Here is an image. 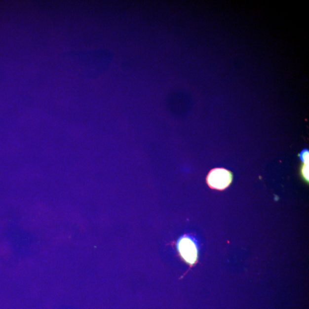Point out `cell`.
Here are the masks:
<instances>
[{
  "label": "cell",
  "instance_id": "obj_1",
  "mask_svg": "<svg viewBox=\"0 0 309 309\" xmlns=\"http://www.w3.org/2000/svg\"><path fill=\"white\" fill-rule=\"evenodd\" d=\"M233 180L231 171L225 168H215L208 173L206 181L210 188L223 191L229 188Z\"/></svg>",
  "mask_w": 309,
  "mask_h": 309
},
{
  "label": "cell",
  "instance_id": "obj_2",
  "mask_svg": "<svg viewBox=\"0 0 309 309\" xmlns=\"http://www.w3.org/2000/svg\"><path fill=\"white\" fill-rule=\"evenodd\" d=\"M178 250L183 259L188 263H195L197 258V249L192 239L182 238L178 243Z\"/></svg>",
  "mask_w": 309,
  "mask_h": 309
},
{
  "label": "cell",
  "instance_id": "obj_3",
  "mask_svg": "<svg viewBox=\"0 0 309 309\" xmlns=\"http://www.w3.org/2000/svg\"><path fill=\"white\" fill-rule=\"evenodd\" d=\"M301 174L305 182H309V164H304L301 167Z\"/></svg>",
  "mask_w": 309,
  "mask_h": 309
},
{
  "label": "cell",
  "instance_id": "obj_4",
  "mask_svg": "<svg viewBox=\"0 0 309 309\" xmlns=\"http://www.w3.org/2000/svg\"><path fill=\"white\" fill-rule=\"evenodd\" d=\"M300 157L304 164H309V152L308 150L305 149L300 153Z\"/></svg>",
  "mask_w": 309,
  "mask_h": 309
},
{
  "label": "cell",
  "instance_id": "obj_5",
  "mask_svg": "<svg viewBox=\"0 0 309 309\" xmlns=\"http://www.w3.org/2000/svg\"><path fill=\"white\" fill-rule=\"evenodd\" d=\"M6 253V249L4 246H0V253L3 254Z\"/></svg>",
  "mask_w": 309,
  "mask_h": 309
}]
</instances>
